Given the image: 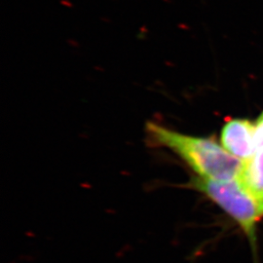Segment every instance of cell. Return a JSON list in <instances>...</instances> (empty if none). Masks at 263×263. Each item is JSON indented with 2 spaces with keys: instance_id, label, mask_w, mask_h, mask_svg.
Segmentation results:
<instances>
[{
  "instance_id": "5b68a950",
  "label": "cell",
  "mask_w": 263,
  "mask_h": 263,
  "mask_svg": "<svg viewBox=\"0 0 263 263\" xmlns=\"http://www.w3.org/2000/svg\"><path fill=\"white\" fill-rule=\"evenodd\" d=\"M255 142L257 151L263 148V113L255 125Z\"/></svg>"
},
{
  "instance_id": "7a4b0ae2",
  "label": "cell",
  "mask_w": 263,
  "mask_h": 263,
  "mask_svg": "<svg viewBox=\"0 0 263 263\" xmlns=\"http://www.w3.org/2000/svg\"><path fill=\"white\" fill-rule=\"evenodd\" d=\"M189 186L203 193L222 209L254 243L255 228L263 216V208L238 179L217 181L197 177L191 180Z\"/></svg>"
},
{
  "instance_id": "3957f363",
  "label": "cell",
  "mask_w": 263,
  "mask_h": 263,
  "mask_svg": "<svg viewBox=\"0 0 263 263\" xmlns=\"http://www.w3.org/2000/svg\"><path fill=\"white\" fill-rule=\"evenodd\" d=\"M220 141L222 146L242 161L252 158L257 151L255 125L248 120L233 119L222 128Z\"/></svg>"
},
{
  "instance_id": "277c9868",
  "label": "cell",
  "mask_w": 263,
  "mask_h": 263,
  "mask_svg": "<svg viewBox=\"0 0 263 263\" xmlns=\"http://www.w3.org/2000/svg\"><path fill=\"white\" fill-rule=\"evenodd\" d=\"M238 180L249 190L263 208V148L243 163Z\"/></svg>"
},
{
  "instance_id": "6da1fadb",
  "label": "cell",
  "mask_w": 263,
  "mask_h": 263,
  "mask_svg": "<svg viewBox=\"0 0 263 263\" xmlns=\"http://www.w3.org/2000/svg\"><path fill=\"white\" fill-rule=\"evenodd\" d=\"M148 139L178 155L198 178L217 181L239 179L244 161L233 156L216 141L171 130L157 123L146 125Z\"/></svg>"
}]
</instances>
